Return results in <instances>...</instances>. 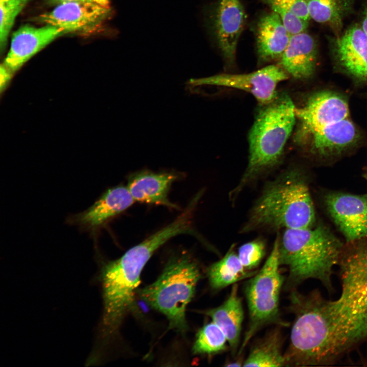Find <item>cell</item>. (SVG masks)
Returning a JSON list of instances; mask_svg holds the SVG:
<instances>
[{
	"label": "cell",
	"mask_w": 367,
	"mask_h": 367,
	"mask_svg": "<svg viewBox=\"0 0 367 367\" xmlns=\"http://www.w3.org/2000/svg\"><path fill=\"white\" fill-rule=\"evenodd\" d=\"M362 28L367 34V7L365 8L363 13Z\"/></svg>",
	"instance_id": "29"
},
{
	"label": "cell",
	"mask_w": 367,
	"mask_h": 367,
	"mask_svg": "<svg viewBox=\"0 0 367 367\" xmlns=\"http://www.w3.org/2000/svg\"><path fill=\"white\" fill-rule=\"evenodd\" d=\"M336 53L341 65L352 75L367 78V34L362 28L353 26L337 41Z\"/></svg>",
	"instance_id": "17"
},
{
	"label": "cell",
	"mask_w": 367,
	"mask_h": 367,
	"mask_svg": "<svg viewBox=\"0 0 367 367\" xmlns=\"http://www.w3.org/2000/svg\"><path fill=\"white\" fill-rule=\"evenodd\" d=\"M314 220L307 183L298 171L291 170L266 187L253 206L243 230L307 228L312 227Z\"/></svg>",
	"instance_id": "4"
},
{
	"label": "cell",
	"mask_w": 367,
	"mask_h": 367,
	"mask_svg": "<svg viewBox=\"0 0 367 367\" xmlns=\"http://www.w3.org/2000/svg\"><path fill=\"white\" fill-rule=\"evenodd\" d=\"M280 59V66L293 77H309L316 66L317 46L314 40L305 32L292 35Z\"/></svg>",
	"instance_id": "16"
},
{
	"label": "cell",
	"mask_w": 367,
	"mask_h": 367,
	"mask_svg": "<svg viewBox=\"0 0 367 367\" xmlns=\"http://www.w3.org/2000/svg\"><path fill=\"white\" fill-rule=\"evenodd\" d=\"M135 202L126 186H117L104 192L90 207L71 217L70 221L94 230L125 211Z\"/></svg>",
	"instance_id": "13"
},
{
	"label": "cell",
	"mask_w": 367,
	"mask_h": 367,
	"mask_svg": "<svg viewBox=\"0 0 367 367\" xmlns=\"http://www.w3.org/2000/svg\"><path fill=\"white\" fill-rule=\"evenodd\" d=\"M31 0H0V47L2 51L16 18Z\"/></svg>",
	"instance_id": "24"
},
{
	"label": "cell",
	"mask_w": 367,
	"mask_h": 367,
	"mask_svg": "<svg viewBox=\"0 0 367 367\" xmlns=\"http://www.w3.org/2000/svg\"><path fill=\"white\" fill-rule=\"evenodd\" d=\"M110 7L92 1H72L57 5L37 18L42 24L53 25L68 33L87 34L98 30L110 16Z\"/></svg>",
	"instance_id": "8"
},
{
	"label": "cell",
	"mask_w": 367,
	"mask_h": 367,
	"mask_svg": "<svg viewBox=\"0 0 367 367\" xmlns=\"http://www.w3.org/2000/svg\"><path fill=\"white\" fill-rule=\"evenodd\" d=\"M227 342L223 331L212 321L199 330L192 351L196 354H214L226 350Z\"/></svg>",
	"instance_id": "23"
},
{
	"label": "cell",
	"mask_w": 367,
	"mask_h": 367,
	"mask_svg": "<svg viewBox=\"0 0 367 367\" xmlns=\"http://www.w3.org/2000/svg\"><path fill=\"white\" fill-rule=\"evenodd\" d=\"M325 203L348 243L367 238V194L330 193L325 196Z\"/></svg>",
	"instance_id": "11"
},
{
	"label": "cell",
	"mask_w": 367,
	"mask_h": 367,
	"mask_svg": "<svg viewBox=\"0 0 367 367\" xmlns=\"http://www.w3.org/2000/svg\"><path fill=\"white\" fill-rule=\"evenodd\" d=\"M278 241L279 237L261 269L245 284L244 293L248 308L249 322L238 353L239 355L265 326L271 324L286 325L279 316V295L283 277L279 271Z\"/></svg>",
	"instance_id": "7"
},
{
	"label": "cell",
	"mask_w": 367,
	"mask_h": 367,
	"mask_svg": "<svg viewBox=\"0 0 367 367\" xmlns=\"http://www.w3.org/2000/svg\"><path fill=\"white\" fill-rule=\"evenodd\" d=\"M52 4L58 5L59 4L72 1H87V0H49ZM91 1V0H89Z\"/></svg>",
	"instance_id": "31"
},
{
	"label": "cell",
	"mask_w": 367,
	"mask_h": 367,
	"mask_svg": "<svg viewBox=\"0 0 367 367\" xmlns=\"http://www.w3.org/2000/svg\"><path fill=\"white\" fill-rule=\"evenodd\" d=\"M257 271L246 270L232 248L219 260L207 269V275L212 288L221 290L237 282L254 276Z\"/></svg>",
	"instance_id": "22"
},
{
	"label": "cell",
	"mask_w": 367,
	"mask_h": 367,
	"mask_svg": "<svg viewBox=\"0 0 367 367\" xmlns=\"http://www.w3.org/2000/svg\"><path fill=\"white\" fill-rule=\"evenodd\" d=\"M265 106L249 134L248 165L236 193L257 174L278 162L295 123L296 108L287 95L277 96Z\"/></svg>",
	"instance_id": "5"
},
{
	"label": "cell",
	"mask_w": 367,
	"mask_h": 367,
	"mask_svg": "<svg viewBox=\"0 0 367 367\" xmlns=\"http://www.w3.org/2000/svg\"><path fill=\"white\" fill-rule=\"evenodd\" d=\"M310 18L320 23L339 22L340 11L337 0H306Z\"/></svg>",
	"instance_id": "25"
},
{
	"label": "cell",
	"mask_w": 367,
	"mask_h": 367,
	"mask_svg": "<svg viewBox=\"0 0 367 367\" xmlns=\"http://www.w3.org/2000/svg\"><path fill=\"white\" fill-rule=\"evenodd\" d=\"M209 317L225 334L231 353L234 355L239 350L240 334L244 320L242 302L238 295V285L233 284L225 301L220 306L201 311Z\"/></svg>",
	"instance_id": "18"
},
{
	"label": "cell",
	"mask_w": 367,
	"mask_h": 367,
	"mask_svg": "<svg viewBox=\"0 0 367 367\" xmlns=\"http://www.w3.org/2000/svg\"><path fill=\"white\" fill-rule=\"evenodd\" d=\"M271 7L273 11L279 15L285 28L292 36L305 31L308 21L278 6L272 5Z\"/></svg>",
	"instance_id": "27"
},
{
	"label": "cell",
	"mask_w": 367,
	"mask_h": 367,
	"mask_svg": "<svg viewBox=\"0 0 367 367\" xmlns=\"http://www.w3.org/2000/svg\"><path fill=\"white\" fill-rule=\"evenodd\" d=\"M178 178L173 172L142 171L130 175L127 188L136 201L176 208L168 199L172 184Z\"/></svg>",
	"instance_id": "15"
},
{
	"label": "cell",
	"mask_w": 367,
	"mask_h": 367,
	"mask_svg": "<svg viewBox=\"0 0 367 367\" xmlns=\"http://www.w3.org/2000/svg\"><path fill=\"white\" fill-rule=\"evenodd\" d=\"M266 3L268 4H269L270 5L274 2L275 0H264Z\"/></svg>",
	"instance_id": "32"
},
{
	"label": "cell",
	"mask_w": 367,
	"mask_h": 367,
	"mask_svg": "<svg viewBox=\"0 0 367 367\" xmlns=\"http://www.w3.org/2000/svg\"><path fill=\"white\" fill-rule=\"evenodd\" d=\"M265 242L256 239L240 246L237 254L244 267L247 270L252 271L260 264L265 255Z\"/></svg>",
	"instance_id": "26"
},
{
	"label": "cell",
	"mask_w": 367,
	"mask_h": 367,
	"mask_svg": "<svg viewBox=\"0 0 367 367\" xmlns=\"http://www.w3.org/2000/svg\"><path fill=\"white\" fill-rule=\"evenodd\" d=\"M310 137L313 151L326 156L338 154L350 146L356 139L357 131L346 118L323 127Z\"/></svg>",
	"instance_id": "20"
},
{
	"label": "cell",
	"mask_w": 367,
	"mask_h": 367,
	"mask_svg": "<svg viewBox=\"0 0 367 367\" xmlns=\"http://www.w3.org/2000/svg\"><path fill=\"white\" fill-rule=\"evenodd\" d=\"M288 77L287 73L281 66L271 65L251 73L220 74L192 80L189 83L193 86H219L244 90L265 106L275 99L278 84Z\"/></svg>",
	"instance_id": "9"
},
{
	"label": "cell",
	"mask_w": 367,
	"mask_h": 367,
	"mask_svg": "<svg viewBox=\"0 0 367 367\" xmlns=\"http://www.w3.org/2000/svg\"><path fill=\"white\" fill-rule=\"evenodd\" d=\"M192 231L190 217L181 213L170 224L128 249L120 258L102 266L100 278L103 308L96 348L107 345L115 337L124 317L135 310V293L140 275L154 252L172 238L191 234Z\"/></svg>",
	"instance_id": "2"
},
{
	"label": "cell",
	"mask_w": 367,
	"mask_h": 367,
	"mask_svg": "<svg viewBox=\"0 0 367 367\" xmlns=\"http://www.w3.org/2000/svg\"><path fill=\"white\" fill-rule=\"evenodd\" d=\"M200 278L197 264L182 254L171 258L160 277L138 293L146 304L166 316L170 328L183 333L188 328L186 307Z\"/></svg>",
	"instance_id": "6"
},
{
	"label": "cell",
	"mask_w": 367,
	"mask_h": 367,
	"mask_svg": "<svg viewBox=\"0 0 367 367\" xmlns=\"http://www.w3.org/2000/svg\"><path fill=\"white\" fill-rule=\"evenodd\" d=\"M338 266V298L326 299L318 289L291 290L285 366L334 365L367 343V245L344 248Z\"/></svg>",
	"instance_id": "1"
},
{
	"label": "cell",
	"mask_w": 367,
	"mask_h": 367,
	"mask_svg": "<svg viewBox=\"0 0 367 367\" xmlns=\"http://www.w3.org/2000/svg\"><path fill=\"white\" fill-rule=\"evenodd\" d=\"M272 5L285 9L305 20L310 18L306 0H275Z\"/></svg>",
	"instance_id": "28"
},
{
	"label": "cell",
	"mask_w": 367,
	"mask_h": 367,
	"mask_svg": "<svg viewBox=\"0 0 367 367\" xmlns=\"http://www.w3.org/2000/svg\"><path fill=\"white\" fill-rule=\"evenodd\" d=\"M279 327L278 325L270 330L254 343L243 366H285Z\"/></svg>",
	"instance_id": "21"
},
{
	"label": "cell",
	"mask_w": 367,
	"mask_h": 367,
	"mask_svg": "<svg viewBox=\"0 0 367 367\" xmlns=\"http://www.w3.org/2000/svg\"><path fill=\"white\" fill-rule=\"evenodd\" d=\"M245 18L240 0H220L216 15V33L219 47L229 63L234 61Z\"/></svg>",
	"instance_id": "14"
},
{
	"label": "cell",
	"mask_w": 367,
	"mask_h": 367,
	"mask_svg": "<svg viewBox=\"0 0 367 367\" xmlns=\"http://www.w3.org/2000/svg\"><path fill=\"white\" fill-rule=\"evenodd\" d=\"M295 114L300 122V135L310 137L326 125L346 119L349 110L342 96L323 91L311 95L302 107L296 108Z\"/></svg>",
	"instance_id": "12"
},
{
	"label": "cell",
	"mask_w": 367,
	"mask_h": 367,
	"mask_svg": "<svg viewBox=\"0 0 367 367\" xmlns=\"http://www.w3.org/2000/svg\"><path fill=\"white\" fill-rule=\"evenodd\" d=\"M66 34L63 29L50 25L21 26L12 36L9 51L1 66V74L9 81L35 55Z\"/></svg>",
	"instance_id": "10"
},
{
	"label": "cell",
	"mask_w": 367,
	"mask_h": 367,
	"mask_svg": "<svg viewBox=\"0 0 367 367\" xmlns=\"http://www.w3.org/2000/svg\"><path fill=\"white\" fill-rule=\"evenodd\" d=\"M344 249L340 241L325 226L285 229L279 237L278 253L280 266L289 271L287 286L292 290L306 280L315 279L333 294V269Z\"/></svg>",
	"instance_id": "3"
},
{
	"label": "cell",
	"mask_w": 367,
	"mask_h": 367,
	"mask_svg": "<svg viewBox=\"0 0 367 367\" xmlns=\"http://www.w3.org/2000/svg\"><path fill=\"white\" fill-rule=\"evenodd\" d=\"M291 36L277 13L265 15L259 21L256 31L259 57L265 61L280 58Z\"/></svg>",
	"instance_id": "19"
},
{
	"label": "cell",
	"mask_w": 367,
	"mask_h": 367,
	"mask_svg": "<svg viewBox=\"0 0 367 367\" xmlns=\"http://www.w3.org/2000/svg\"><path fill=\"white\" fill-rule=\"evenodd\" d=\"M101 5L110 7L109 0H91Z\"/></svg>",
	"instance_id": "30"
}]
</instances>
